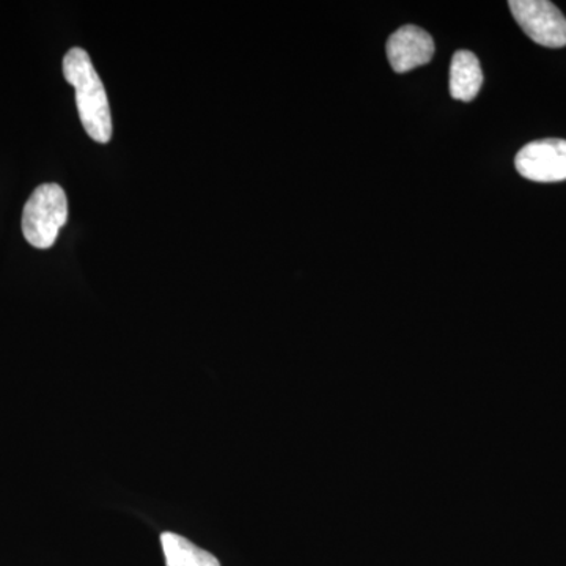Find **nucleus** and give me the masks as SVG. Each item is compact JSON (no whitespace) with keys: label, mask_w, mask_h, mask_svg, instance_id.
<instances>
[{"label":"nucleus","mask_w":566,"mask_h":566,"mask_svg":"<svg viewBox=\"0 0 566 566\" xmlns=\"http://www.w3.org/2000/svg\"><path fill=\"white\" fill-rule=\"evenodd\" d=\"M65 80L76 91L77 111L82 126L93 140L107 144L112 139V115L109 99L91 55L81 48H73L63 59Z\"/></svg>","instance_id":"f257e3e1"},{"label":"nucleus","mask_w":566,"mask_h":566,"mask_svg":"<svg viewBox=\"0 0 566 566\" xmlns=\"http://www.w3.org/2000/svg\"><path fill=\"white\" fill-rule=\"evenodd\" d=\"M69 221V200L55 182L41 185L33 191L22 211V233L36 249H50Z\"/></svg>","instance_id":"f03ea898"},{"label":"nucleus","mask_w":566,"mask_h":566,"mask_svg":"<svg viewBox=\"0 0 566 566\" xmlns=\"http://www.w3.org/2000/svg\"><path fill=\"white\" fill-rule=\"evenodd\" d=\"M524 33L545 48L566 46V18L560 10L547 0H512L509 2Z\"/></svg>","instance_id":"7ed1b4c3"},{"label":"nucleus","mask_w":566,"mask_h":566,"mask_svg":"<svg viewBox=\"0 0 566 566\" xmlns=\"http://www.w3.org/2000/svg\"><path fill=\"white\" fill-rule=\"evenodd\" d=\"M515 166L521 177L536 182L566 180V140L543 139L524 145Z\"/></svg>","instance_id":"20e7f679"},{"label":"nucleus","mask_w":566,"mask_h":566,"mask_svg":"<svg viewBox=\"0 0 566 566\" xmlns=\"http://www.w3.org/2000/svg\"><path fill=\"white\" fill-rule=\"evenodd\" d=\"M434 41L417 25H403L387 41V59L395 73H408L431 62Z\"/></svg>","instance_id":"39448f33"},{"label":"nucleus","mask_w":566,"mask_h":566,"mask_svg":"<svg viewBox=\"0 0 566 566\" xmlns=\"http://www.w3.org/2000/svg\"><path fill=\"white\" fill-rule=\"evenodd\" d=\"M483 84L482 66L471 51H458L450 65V95L458 102L475 99Z\"/></svg>","instance_id":"423d86ee"},{"label":"nucleus","mask_w":566,"mask_h":566,"mask_svg":"<svg viewBox=\"0 0 566 566\" xmlns=\"http://www.w3.org/2000/svg\"><path fill=\"white\" fill-rule=\"evenodd\" d=\"M161 545L166 566H221L212 554L172 532H164Z\"/></svg>","instance_id":"0eeeda50"}]
</instances>
